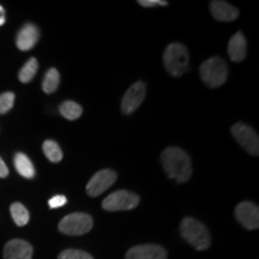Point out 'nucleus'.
I'll list each match as a JSON object with an SVG mask.
<instances>
[{
  "instance_id": "b1692460",
  "label": "nucleus",
  "mask_w": 259,
  "mask_h": 259,
  "mask_svg": "<svg viewBox=\"0 0 259 259\" xmlns=\"http://www.w3.org/2000/svg\"><path fill=\"white\" fill-rule=\"evenodd\" d=\"M66 203H67V198L65 196H61V194L52 197V198L48 200V205H50L51 209L61 208V206H64Z\"/></svg>"
},
{
  "instance_id": "412c9836",
  "label": "nucleus",
  "mask_w": 259,
  "mask_h": 259,
  "mask_svg": "<svg viewBox=\"0 0 259 259\" xmlns=\"http://www.w3.org/2000/svg\"><path fill=\"white\" fill-rule=\"evenodd\" d=\"M38 69V63L35 58H31L29 59L23 67H22L21 71H19L18 78L22 83H29L30 80L34 78L35 74L37 72Z\"/></svg>"
},
{
  "instance_id": "aec40b11",
  "label": "nucleus",
  "mask_w": 259,
  "mask_h": 259,
  "mask_svg": "<svg viewBox=\"0 0 259 259\" xmlns=\"http://www.w3.org/2000/svg\"><path fill=\"white\" fill-rule=\"evenodd\" d=\"M42 150H44L48 160L53 162V163H58V162L63 160V151H61L59 144L57 142L48 139L42 145Z\"/></svg>"
},
{
  "instance_id": "4468645a",
  "label": "nucleus",
  "mask_w": 259,
  "mask_h": 259,
  "mask_svg": "<svg viewBox=\"0 0 259 259\" xmlns=\"http://www.w3.org/2000/svg\"><path fill=\"white\" fill-rule=\"evenodd\" d=\"M210 10H211L212 17L221 22H232L239 17L238 9L226 2H220V0L211 2Z\"/></svg>"
},
{
  "instance_id": "a878e982",
  "label": "nucleus",
  "mask_w": 259,
  "mask_h": 259,
  "mask_svg": "<svg viewBox=\"0 0 259 259\" xmlns=\"http://www.w3.org/2000/svg\"><path fill=\"white\" fill-rule=\"evenodd\" d=\"M9 176V168L8 166L5 164V162L3 161V158L0 157V178H6Z\"/></svg>"
},
{
  "instance_id": "2eb2a0df",
  "label": "nucleus",
  "mask_w": 259,
  "mask_h": 259,
  "mask_svg": "<svg viewBox=\"0 0 259 259\" xmlns=\"http://www.w3.org/2000/svg\"><path fill=\"white\" fill-rule=\"evenodd\" d=\"M229 58L235 63L242 61L246 58V38L241 32H236L228 44Z\"/></svg>"
},
{
  "instance_id": "20e7f679",
  "label": "nucleus",
  "mask_w": 259,
  "mask_h": 259,
  "mask_svg": "<svg viewBox=\"0 0 259 259\" xmlns=\"http://www.w3.org/2000/svg\"><path fill=\"white\" fill-rule=\"evenodd\" d=\"M227 76H228V67L221 58H210L200 65V77L210 88H219L223 85Z\"/></svg>"
},
{
  "instance_id": "423d86ee",
  "label": "nucleus",
  "mask_w": 259,
  "mask_h": 259,
  "mask_svg": "<svg viewBox=\"0 0 259 259\" xmlns=\"http://www.w3.org/2000/svg\"><path fill=\"white\" fill-rule=\"evenodd\" d=\"M141 202L138 194L126 190H119L106 197L102 202V208L107 211H124L132 210Z\"/></svg>"
},
{
  "instance_id": "bb28decb",
  "label": "nucleus",
  "mask_w": 259,
  "mask_h": 259,
  "mask_svg": "<svg viewBox=\"0 0 259 259\" xmlns=\"http://www.w3.org/2000/svg\"><path fill=\"white\" fill-rule=\"evenodd\" d=\"M6 21V16H5V10L3 8L2 5H0V25H3L5 23Z\"/></svg>"
},
{
  "instance_id": "a211bd4d",
  "label": "nucleus",
  "mask_w": 259,
  "mask_h": 259,
  "mask_svg": "<svg viewBox=\"0 0 259 259\" xmlns=\"http://www.w3.org/2000/svg\"><path fill=\"white\" fill-rule=\"evenodd\" d=\"M10 212H11L12 219L16 225L18 227H23L29 222V219H30V215H29V211L27 208L21 203H14L11 206H10Z\"/></svg>"
},
{
  "instance_id": "4be33fe9",
  "label": "nucleus",
  "mask_w": 259,
  "mask_h": 259,
  "mask_svg": "<svg viewBox=\"0 0 259 259\" xmlns=\"http://www.w3.org/2000/svg\"><path fill=\"white\" fill-rule=\"evenodd\" d=\"M15 94L11 92L4 93L0 95V114H5L14 107Z\"/></svg>"
},
{
  "instance_id": "f3484780",
  "label": "nucleus",
  "mask_w": 259,
  "mask_h": 259,
  "mask_svg": "<svg viewBox=\"0 0 259 259\" xmlns=\"http://www.w3.org/2000/svg\"><path fill=\"white\" fill-rule=\"evenodd\" d=\"M59 112L67 120H77L83 114V108L73 101H65L60 105Z\"/></svg>"
},
{
  "instance_id": "5701e85b",
  "label": "nucleus",
  "mask_w": 259,
  "mask_h": 259,
  "mask_svg": "<svg viewBox=\"0 0 259 259\" xmlns=\"http://www.w3.org/2000/svg\"><path fill=\"white\" fill-rule=\"evenodd\" d=\"M58 259H94L92 254L88 252L80 251V250H65L59 254Z\"/></svg>"
},
{
  "instance_id": "7ed1b4c3",
  "label": "nucleus",
  "mask_w": 259,
  "mask_h": 259,
  "mask_svg": "<svg viewBox=\"0 0 259 259\" xmlns=\"http://www.w3.org/2000/svg\"><path fill=\"white\" fill-rule=\"evenodd\" d=\"M164 67L168 73L174 77H180L189 67V52L181 44H170L163 54Z\"/></svg>"
},
{
  "instance_id": "dca6fc26",
  "label": "nucleus",
  "mask_w": 259,
  "mask_h": 259,
  "mask_svg": "<svg viewBox=\"0 0 259 259\" xmlns=\"http://www.w3.org/2000/svg\"><path fill=\"white\" fill-rule=\"evenodd\" d=\"M15 168L23 178L27 179H32L35 177V168L34 164L31 163L30 158L23 153H17L15 155Z\"/></svg>"
},
{
  "instance_id": "6e6552de",
  "label": "nucleus",
  "mask_w": 259,
  "mask_h": 259,
  "mask_svg": "<svg viewBox=\"0 0 259 259\" xmlns=\"http://www.w3.org/2000/svg\"><path fill=\"white\" fill-rule=\"evenodd\" d=\"M116 181V173L112 169H102L89 180L87 185V193L90 197H99L108 190Z\"/></svg>"
},
{
  "instance_id": "9b49d317",
  "label": "nucleus",
  "mask_w": 259,
  "mask_h": 259,
  "mask_svg": "<svg viewBox=\"0 0 259 259\" xmlns=\"http://www.w3.org/2000/svg\"><path fill=\"white\" fill-rule=\"evenodd\" d=\"M126 259H167V252L158 245H138L130 248Z\"/></svg>"
},
{
  "instance_id": "1a4fd4ad",
  "label": "nucleus",
  "mask_w": 259,
  "mask_h": 259,
  "mask_svg": "<svg viewBox=\"0 0 259 259\" xmlns=\"http://www.w3.org/2000/svg\"><path fill=\"white\" fill-rule=\"evenodd\" d=\"M145 92H147L145 84L143 82H141V80L132 84V85L127 89V92L125 93L124 97H122V113H124V114H131V113H134L136 109L142 105V102H143L145 97Z\"/></svg>"
},
{
  "instance_id": "6ab92c4d",
  "label": "nucleus",
  "mask_w": 259,
  "mask_h": 259,
  "mask_svg": "<svg viewBox=\"0 0 259 259\" xmlns=\"http://www.w3.org/2000/svg\"><path fill=\"white\" fill-rule=\"evenodd\" d=\"M60 83V74L57 69H50L42 82V89L46 94H53Z\"/></svg>"
},
{
  "instance_id": "ddd939ff",
  "label": "nucleus",
  "mask_w": 259,
  "mask_h": 259,
  "mask_svg": "<svg viewBox=\"0 0 259 259\" xmlns=\"http://www.w3.org/2000/svg\"><path fill=\"white\" fill-rule=\"evenodd\" d=\"M38 37H40V31H38L36 25L28 23L19 30L16 44H17V47L21 51H29L32 47H35V45L38 41Z\"/></svg>"
},
{
  "instance_id": "f03ea898",
  "label": "nucleus",
  "mask_w": 259,
  "mask_h": 259,
  "mask_svg": "<svg viewBox=\"0 0 259 259\" xmlns=\"http://www.w3.org/2000/svg\"><path fill=\"white\" fill-rule=\"evenodd\" d=\"M180 233L183 238L198 251L208 250L211 244L209 231L202 222L196 219H184L180 225Z\"/></svg>"
},
{
  "instance_id": "f257e3e1",
  "label": "nucleus",
  "mask_w": 259,
  "mask_h": 259,
  "mask_svg": "<svg viewBox=\"0 0 259 259\" xmlns=\"http://www.w3.org/2000/svg\"><path fill=\"white\" fill-rule=\"evenodd\" d=\"M161 163L167 176L177 183H186L192 176L191 158L180 148L164 149L161 154Z\"/></svg>"
},
{
  "instance_id": "9d476101",
  "label": "nucleus",
  "mask_w": 259,
  "mask_h": 259,
  "mask_svg": "<svg viewBox=\"0 0 259 259\" xmlns=\"http://www.w3.org/2000/svg\"><path fill=\"white\" fill-rule=\"evenodd\" d=\"M235 218L240 225L248 231L258 229L259 227V209L251 202H242L235 208Z\"/></svg>"
},
{
  "instance_id": "393cba45",
  "label": "nucleus",
  "mask_w": 259,
  "mask_h": 259,
  "mask_svg": "<svg viewBox=\"0 0 259 259\" xmlns=\"http://www.w3.org/2000/svg\"><path fill=\"white\" fill-rule=\"evenodd\" d=\"M138 4L143 8H155V6H167L168 3L164 0H138Z\"/></svg>"
},
{
  "instance_id": "0eeeda50",
  "label": "nucleus",
  "mask_w": 259,
  "mask_h": 259,
  "mask_svg": "<svg viewBox=\"0 0 259 259\" xmlns=\"http://www.w3.org/2000/svg\"><path fill=\"white\" fill-rule=\"evenodd\" d=\"M232 135L234 136L235 141L248 151L251 155L258 156L259 155V138L257 132L248 125L238 122L232 126Z\"/></svg>"
},
{
  "instance_id": "f8f14e48",
  "label": "nucleus",
  "mask_w": 259,
  "mask_h": 259,
  "mask_svg": "<svg viewBox=\"0 0 259 259\" xmlns=\"http://www.w3.org/2000/svg\"><path fill=\"white\" fill-rule=\"evenodd\" d=\"M5 259H31L32 247L28 241L22 239L10 240L4 247Z\"/></svg>"
},
{
  "instance_id": "39448f33",
  "label": "nucleus",
  "mask_w": 259,
  "mask_h": 259,
  "mask_svg": "<svg viewBox=\"0 0 259 259\" xmlns=\"http://www.w3.org/2000/svg\"><path fill=\"white\" fill-rule=\"evenodd\" d=\"M93 219L88 213L73 212L59 222V231L66 235H83L92 231Z\"/></svg>"
}]
</instances>
